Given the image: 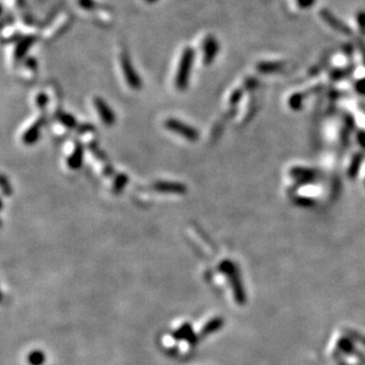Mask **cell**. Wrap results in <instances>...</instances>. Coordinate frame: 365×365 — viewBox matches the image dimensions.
<instances>
[{"mask_svg":"<svg viewBox=\"0 0 365 365\" xmlns=\"http://www.w3.org/2000/svg\"><path fill=\"white\" fill-rule=\"evenodd\" d=\"M95 105H96L97 110L100 112L101 118L103 119V122L105 124L110 126V124L115 122V115L111 112L110 108L105 104V102L100 100V98H96V100H95Z\"/></svg>","mask_w":365,"mask_h":365,"instance_id":"5b68a950","label":"cell"},{"mask_svg":"<svg viewBox=\"0 0 365 365\" xmlns=\"http://www.w3.org/2000/svg\"><path fill=\"white\" fill-rule=\"evenodd\" d=\"M194 62V51L191 47H187L182 53V58L180 62V67L177 70L176 76V86L178 89H185L188 84L189 76H191V70Z\"/></svg>","mask_w":365,"mask_h":365,"instance_id":"6da1fadb","label":"cell"},{"mask_svg":"<svg viewBox=\"0 0 365 365\" xmlns=\"http://www.w3.org/2000/svg\"><path fill=\"white\" fill-rule=\"evenodd\" d=\"M147 2L148 3H154V2H156V0H147Z\"/></svg>","mask_w":365,"mask_h":365,"instance_id":"52a82bcc","label":"cell"},{"mask_svg":"<svg viewBox=\"0 0 365 365\" xmlns=\"http://www.w3.org/2000/svg\"><path fill=\"white\" fill-rule=\"evenodd\" d=\"M219 51V44L215 41L213 36H209V37L206 38V41L203 43V53H204V63H210L211 60L214 59L215 54L218 53Z\"/></svg>","mask_w":365,"mask_h":365,"instance_id":"3957f363","label":"cell"},{"mask_svg":"<svg viewBox=\"0 0 365 365\" xmlns=\"http://www.w3.org/2000/svg\"><path fill=\"white\" fill-rule=\"evenodd\" d=\"M122 68L124 70V74H126V78L128 83H129V85L135 87V89L140 87V79H138L136 72L134 71V69L130 65V62L128 59L126 54H124V57L122 58Z\"/></svg>","mask_w":365,"mask_h":365,"instance_id":"277c9868","label":"cell"},{"mask_svg":"<svg viewBox=\"0 0 365 365\" xmlns=\"http://www.w3.org/2000/svg\"><path fill=\"white\" fill-rule=\"evenodd\" d=\"M39 135V126L37 124V126L32 127L30 130L27 131L26 135L24 136V142L25 143H34V142H36V140H37Z\"/></svg>","mask_w":365,"mask_h":365,"instance_id":"8992f818","label":"cell"},{"mask_svg":"<svg viewBox=\"0 0 365 365\" xmlns=\"http://www.w3.org/2000/svg\"><path fill=\"white\" fill-rule=\"evenodd\" d=\"M166 127L169 130L174 131V133H176L178 135H181V136L188 138V140L194 141L198 138V131H196L194 128L189 127V126H187V124H185L182 122H178V121H176V119H167Z\"/></svg>","mask_w":365,"mask_h":365,"instance_id":"7a4b0ae2","label":"cell"}]
</instances>
